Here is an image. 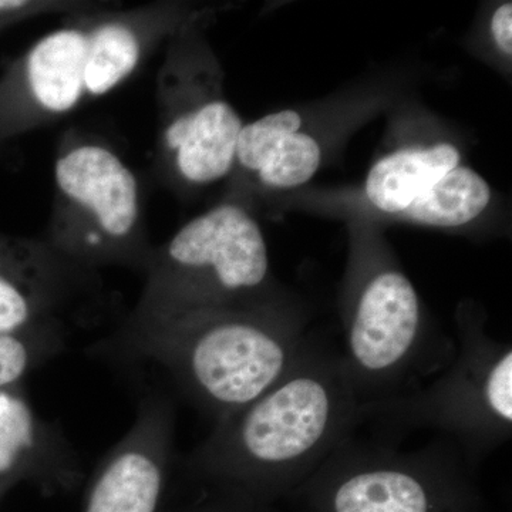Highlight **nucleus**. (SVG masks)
I'll return each instance as SVG.
<instances>
[{
	"instance_id": "12",
	"label": "nucleus",
	"mask_w": 512,
	"mask_h": 512,
	"mask_svg": "<svg viewBox=\"0 0 512 512\" xmlns=\"http://www.w3.org/2000/svg\"><path fill=\"white\" fill-rule=\"evenodd\" d=\"M322 158L319 141L303 130L301 114L285 109L244 124L234 170L268 190H291L315 177Z\"/></svg>"
},
{
	"instance_id": "14",
	"label": "nucleus",
	"mask_w": 512,
	"mask_h": 512,
	"mask_svg": "<svg viewBox=\"0 0 512 512\" xmlns=\"http://www.w3.org/2000/svg\"><path fill=\"white\" fill-rule=\"evenodd\" d=\"M460 164V150L447 141L399 148L370 168L365 180L367 201L384 214L400 217Z\"/></svg>"
},
{
	"instance_id": "8",
	"label": "nucleus",
	"mask_w": 512,
	"mask_h": 512,
	"mask_svg": "<svg viewBox=\"0 0 512 512\" xmlns=\"http://www.w3.org/2000/svg\"><path fill=\"white\" fill-rule=\"evenodd\" d=\"M160 72L161 160L167 173L187 187H208L234 173L244 121L235 107L198 69L184 35L175 39Z\"/></svg>"
},
{
	"instance_id": "5",
	"label": "nucleus",
	"mask_w": 512,
	"mask_h": 512,
	"mask_svg": "<svg viewBox=\"0 0 512 512\" xmlns=\"http://www.w3.org/2000/svg\"><path fill=\"white\" fill-rule=\"evenodd\" d=\"M474 467L444 437L400 451L352 436L302 487L319 512H474Z\"/></svg>"
},
{
	"instance_id": "7",
	"label": "nucleus",
	"mask_w": 512,
	"mask_h": 512,
	"mask_svg": "<svg viewBox=\"0 0 512 512\" xmlns=\"http://www.w3.org/2000/svg\"><path fill=\"white\" fill-rule=\"evenodd\" d=\"M55 210L49 245L82 269L147 268L153 252L140 232V187L116 153L99 143L67 148L55 164Z\"/></svg>"
},
{
	"instance_id": "11",
	"label": "nucleus",
	"mask_w": 512,
	"mask_h": 512,
	"mask_svg": "<svg viewBox=\"0 0 512 512\" xmlns=\"http://www.w3.org/2000/svg\"><path fill=\"white\" fill-rule=\"evenodd\" d=\"M87 30L57 29L37 40L16 66L13 86L15 106L23 120H49L63 116L86 97Z\"/></svg>"
},
{
	"instance_id": "17",
	"label": "nucleus",
	"mask_w": 512,
	"mask_h": 512,
	"mask_svg": "<svg viewBox=\"0 0 512 512\" xmlns=\"http://www.w3.org/2000/svg\"><path fill=\"white\" fill-rule=\"evenodd\" d=\"M66 345L60 320L0 335V389L16 386L35 367L59 355Z\"/></svg>"
},
{
	"instance_id": "18",
	"label": "nucleus",
	"mask_w": 512,
	"mask_h": 512,
	"mask_svg": "<svg viewBox=\"0 0 512 512\" xmlns=\"http://www.w3.org/2000/svg\"><path fill=\"white\" fill-rule=\"evenodd\" d=\"M491 40L498 52L511 59L512 55V3L505 2L494 10L490 20Z\"/></svg>"
},
{
	"instance_id": "16",
	"label": "nucleus",
	"mask_w": 512,
	"mask_h": 512,
	"mask_svg": "<svg viewBox=\"0 0 512 512\" xmlns=\"http://www.w3.org/2000/svg\"><path fill=\"white\" fill-rule=\"evenodd\" d=\"M493 198L483 175L467 165H457L400 215L421 227H464L484 214Z\"/></svg>"
},
{
	"instance_id": "15",
	"label": "nucleus",
	"mask_w": 512,
	"mask_h": 512,
	"mask_svg": "<svg viewBox=\"0 0 512 512\" xmlns=\"http://www.w3.org/2000/svg\"><path fill=\"white\" fill-rule=\"evenodd\" d=\"M146 33L136 18H107L87 30L84 90L101 97L128 79L143 57Z\"/></svg>"
},
{
	"instance_id": "13",
	"label": "nucleus",
	"mask_w": 512,
	"mask_h": 512,
	"mask_svg": "<svg viewBox=\"0 0 512 512\" xmlns=\"http://www.w3.org/2000/svg\"><path fill=\"white\" fill-rule=\"evenodd\" d=\"M79 466L72 444L56 424L40 419L15 386L0 389V477L67 483L76 478Z\"/></svg>"
},
{
	"instance_id": "1",
	"label": "nucleus",
	"mask_w": 512,
	"mask_h": 512,
	"mask_svg": "<svg viewBox=\"0 0 512 512\" xmlns=\"http://www.w3.org/2000/svg\"><path fill=\"white\" fill-rule=\"evenodd\" d=\"M311 340L284 303L138 313L97 352L153 363L215 423L244 409L295 366Z\"/></svg>"
},
{
	"instance_id": "4",
	"label": "nucleus",
	"mask_w": 512,
	"mask_h": 512,
	"mask_svg": "<svg viewBox=\"0 0 512 512\" xmlns=\"http://www.w3.org/2000/svg\"><path fill=\"white\" fill-rule=\"evenodd\" d=\"M138 313L282 303L272 292L264 232L237 202L192 218L153 252Z\"/></svg>"
},
{
	"instance_id": "19",
	"label": "nucleus",
	"mask_w": 512,
	"mask_h": 512,
	"mask_svg": "<svg viewBox=\"0 0 512 512\" xmlns=\"http://www.w3.org/2000/svg\"><path fill=\"white\" fill-rule=\"evenodd\" d=\"M30 8L29 2L23 0H0V16L12 15V13L22 12Z\"/></svg>"
},
{
	"instance_id": "3",
	"label": "nucleus",
	"mask_w": 512,
	"mask_h": 512,
	"mask_svg": "<svg viewBox=\"0 0 512 512\" xmlns=\"http://www.w3.org/2000/svg\"><path fill=\"white\" fill-rule=\"evenodd\" d=\"M458 346L446 370L423 389L360 404L359 420L384 433L433 430L478 466L512 434V348L485 329L484 316L457 313Z\"/></svg>"
},
{
	"instance_id": "6",
	"label": "nucleus",
	"mask_w": 512,
	"mask_h": 512,
	"mask_svg": "<svg viewBox=\"0 0 512 512\" xmlns=\"http://www.w3.org/2000/svg\"><path fill=\"white\" fill-rule=\"evenodd\" d=\"M350 291L340 355L360 404L412 392L414 380L451 362L454 352L431 348L419 293L402 269L367 255Z\"/></svg>"
},
{
	"instance_id": "10",
	"label": "nucleus",
	"mask_w": 512,
	"mask_h": 512,
	"mask_svg": "<svg viewBox=\"0 0 512 512\" xmlns=\"http://www.w3.org/2000/svg\"><path fill=\"white\" fill-rule=\"evenodd\" d=\"M84 269L49 244L0 241V335L55 322Z\"/></svg>"
},
{
	"instance_id": "9",
	"label": "nucleus",
	"mask_w": 512,
	"mask_h": 512,
	"mask_svg": "<svg viewBox=\"0 0 512 512\" xmlns=\"http://www.w3.org/2000/svg\"><path fill=\"white\" fill-rule=\"evenodd\" d=\"M174 434L173 403L150 394L126 436L97 464L84 512H156L174 463Z\"/></svg>"
},
{
	"instance_id": "2",
	"label": "nucleus",
	"mask_w": 512,
	"mask_h": 512,
	"mask_svg": "<svg viewBox=\"0 0 512 512\" xmlns=\"http://www.w3.org/2000/svg\"><path fill=\"white\" fill-rule=\"evenodd\" d=\"M359 407L340 352L311 342L274 387L215 423L184 466L262 493L302 487L353 436Z\"/></svg>"
}]
</instances>
